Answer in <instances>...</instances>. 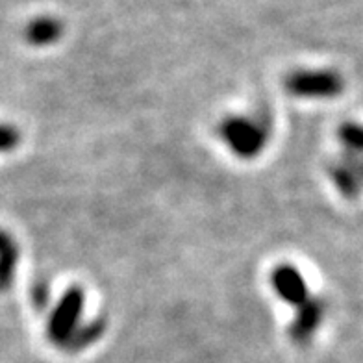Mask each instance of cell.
<instances>
[{
    "instance_id": "10",
    "label": "cell",
    "mask_w": 363,
    "mask_h": 363,
    "mask_svg": "<svg viewBox=\"0 0 363 363\" xmlns=\"http://www.w3.org/2000/svg\"><path fill=\"white\" fill-rule=\"evenodd\" d=\"M21 141L19 130L10 125H0V152H10Z\"/></svg>"
},
{
    "instance_id": "3",
    "label": "cell",
    "mask_w": 363,
    "mask_h": 363,
    "mask_svg": "<svg viewBox=\"0 0 363 363\" xmlns=\"http://www.w3.org/2000/svg\"><path fill=\"white\" fill-rule=\"evenodd\" d=\"M86 295L80 287H71L62 301L57 302L50 323H48V337L57 345H67L74 332L80 328V319L84 313Z\"/></svg>"
},
{
    "instance_id": "6",
    "label": "cell",
    "mask_w": 363,
    "mask_h": 363,
    "mask_svg": "<svg viewBox=\"0 0 363 363\" xmlns=\"http://www.w3.org/2000/svg\"><path fill=\"white\" fill-rule=\"evenodd\" d=\"M326 308L325 302L317 298V296H310L304 304L298 306L296 310L295 320H293L291 328H289V335L295 343L306 345L310 343L313 334L323 325V319H325Z\"/></svg>"
},
{
    "instance_id": "5",
    "label": "cell",
    "mask_w": 363,
    "mask_h": 363,
    "mask_svg": "<svg viewBox=\"0 0 363 363\" xmlns=\"http://www.w3.org/2000/svg\"><path fill=\"white\" fill-rule=\"evenodd\" d=\"M271 284L277 295L293 306H301L311 296L306 280L293 265H280L274 269L271 274Z\"/></svg>"
},
{
    "instance_id": "2",
    "label": "cell",
    "mask_w": 363,
    "mask_h": 363,
    "mask_svg": "<svg viewBox=\"0 0 363 363\" xmlns=\"http://www.w3.org/2000/svg\"><path fill=\"white\" fill-rule=\"evenodd\" d=\"M286 89L301 99L328 101L340 96L345 89V80L340 72L328 71H298L287 78Z\"/></svg>"
},
{
    "instance_id": "7",
    "label": "cell",
    "mask_w": 363,
    "mask_h": 363,
    "mask_svg": "<svg viewBox=\"0 0 363 363\" xmlns=\"http://www.w3.org/2000/svg\"><path fill=\"white\" fill-rule=\"evenodd\" d=\"M17 258H19L17 245L11 239V235L0 230V291H4L11 286Z\"/></svg>"
},
{
    "instance_id": "4",
    "label": "cell",
    "mask_w": 363,
    "mask_h": 363,
    "mask_svg": "<svg viewBox=\"0 0 363 363\" xmlns=\"http://www.w3.org/2000/svg\"><path fill=\"white\" fill-rule=\"evenodd\" d=\"M337 191L347 199H356L363 193V156L347 154L328 171Z\"/></svg>"
},
{
    "instance_id": "1",
    "label": "cell",
    "mask_w": 363,
    "mask_h": 363,
    "mask_svg": "<svg viewBox=\"0 0 363 363\" xmlns=\"http://www.w3.org/2000/svg\"><path fill=\"white\" fill-rule=\"evenodd\" d=\"M220 138L225 139L230 150L241 158H254L267 143V130L262 123L245 117H230L220 125Z\"/></svg>"
},
{
    "instance_id": "8",
    "label": "cell",
    "mask_w": 363,
    "mask_h": 363,
    "mask_svg": "<svg viewBox=\"0 0 363 363\" xmlns=\"http://www.w3.org/2000/svg\"><path fill=\"white\" fill-rule=\"evenodd\" d=\"M337 138L347 154L363 156V125L362 123H345L337 130Z\"/></svg>"
},
{
    "instance_id": "9",
    "label": "cell",
    "mask_w": 363,
    "mask_h": 363,
    "mask_svg": "<svg viewBox=\"0 0 363 363\" xmlns=\"http://www.w3.org/2000/svg\"><path fill=\"white\" fill-rule=\"evenodd\" d=\"M102 330H104V323H102V320H93V323L87 325L86 328H78L77 332H74V335L69 340L67 347L74 350L82 349V347H87V345L93 343V341L102 334Z\"/></svg>"
}]
</instances>
